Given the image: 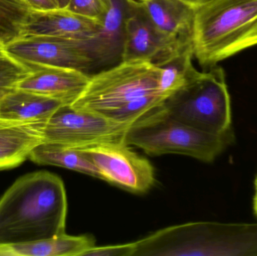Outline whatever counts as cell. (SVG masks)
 <instances>
[{"label": "cell", "mask_w": 257, "mask_h": 256, "mask_svg": "<svg viewBox=\"0 0 257 256\" xmlns=\"http://www.w3.org/2000/svg\"><path fill=\"white\" fill-rule=\"evenodd\" d=\"M233 130L203 132L169 116L161 106L128 126L123 142L150 156L178 154L211 162L234 142Z\"/></svg>", "instance_id": "4"}, {"label": "cell", "mask_w": 257, "mask_h": 256, "mask_svg": "<svg viewBox=\"0 0 257 256\" xmlns=\"http://www.w3.org/2000/svg\"><path fill=\"white\" fill-rule=\"evenodd\" d=\"M30 11L24 0H0V46L21 37Z\"/></svg>", "instance_id": "19"}, {"label": "cell", "mask_w": 257, "mask_h": 256, "mask_svg": "<svg viewBox=\"0 0 257 256\" xmlns=\"http://www.w3.org/2000/svg\"><path fill=\"white\" fill-rule=\"evenodd\" d=\"M128 9V0H111V7L102 20L100 29L89 39L98 72L122 61Z\"/></svg>", "instance_id": "13"}, {"label": "cell", "mask_w": 257, "mask_h": 256, "mask_svg": "<svg viewBox=\"0 0 257 256\" xmlns=\"http://www.w3.org/2000/svg\"><path fill=\"white\" fill-rule=\"evenodd\" d=\"M31 10L50 11L60 9L57 0H24Z\"/></svg>", "instance_id": "23"}, {"label": "cell", "mask_w": 257, "mask_h": 256, "mask_svg": "<svg viewBox=\"0 0 257 256\" xmlns=\"http://www.w3.org/2000/svg\"><path fill=\"white\" fill-rule=\"evenodd\" d=\"M160 75V67L151 62H120L90 75L87 87L71 105L132 125L166 100Z\"/></svg>", "instance_id": "2"}, {"label": "cell", "mask_w": 257, "mask_h": 256, "mask_svg": "<svg viewBox=\"0 0 257 256\" xmlns=\"http://www.w3.org/2000/svg\"><path fill=\"white\" fill-rule=\"evenodd\" d=\"M102 23L84 18L68 9L30 11L21 30V36H47L89 39L100 29Z\"/></svg>", "instance_id": "12"}, {"label": "cell", "mask_w": 257, "mask_h": 256, "mask_svg": "<svg viewBox=\"0 0 257 256\" xmlns=\"http://www.w3.org/2000/svg\"><path fill=\"white\" fill-rule=\"evenodd\" d=\"M0 47H1V46H0Z\"/></svg>", "instance_id": "27"}, {"label": "cell", "mask_w": 257, "mask_h": 256, "mask_svg": "<svg viewBox=\"0 0 257 256\" xmlns=\"http://www.w3.org/2000/svg\"><path fill=\"white\" fill-rule=\"evenodd\" d=\"M136 242L113 246H96L89 249L84 255L88 256H134Z\"/></svg>", "instance_id": "22"}, {"label": "cell", "mask_w": 257, "mask_h": 256, "mask_svg": "<svg viewBox=\"0 0 257 256\" xmlns=\"http://www.w3.org/2000/svg\"><path fill=\"white\" fill-rule=\"evenodd\" d=\"M63 102L15 88L0 98V121L45 124Z\"/></svg>", "instance_id": "14"}, {"label": "cell", "mask_w": 257, "mask_h": 256, "mask_svg": "<svg viewBox=\"0 0 257 256\" xmlns=\"http://www.w3.org/2000/svg\"><path fill=\"white\" fill-rule=\"evenodd\" d=\"M130 126L96 113L64 105L42 125L41 137L42 142L57 143L72 147L123 142V137Z\"/></svg>", "instance_id": "6"}, {"label": "cell", "mask_w": 257, "mask_h": 256, "mask_svg": "<svg viewBox=\"0 0 257 256\" xmlns=\"http://www.w3.org/2000/svg\"><path fill=\"white\" fill-rule=\"evenodd\" d=\"M254 189H255V194L254 197H253V210H254L255 214L257 216V172L256 174V177H255L254 180Z\"/></svg>", "instance_id": "25"}, {"label": "cell", "mask_w": 257, "mask_h": 256, "mask_svg": "<svg viewBox=\"0 0 257 256\" xmlns=\"http://www.w3.org/2000/svg\"><path fill=\"white\" fill-rule=\"evenodd\" d=\"M176 54L154 28L139 0H128L121 62L142 60L158 64Z\"/></svg>", "instance_id": "9"}, {"label": "cell", "mask_w": 257, "mask_h": 256, "mask_svg": "<svg viewBox=\"0 0 257 256\" xmlns=\"http://www.w3.org/2000/svg\"><path fill=\"white\" fill-rule=\"evenodd\" d=\"M42 125L0 121V170L15 168L29 159L42 142Z\"/></svg>", "instance_id": "15"}, {"label": "cell", "mask_w": 257, "mask_h": 256, "mask_svg": "<svg viewBox=\"0 0 257 256\" xmlns=\"http://www.w3.org/2000/svg\"><path fill=\"white\" fill-rule=\"evenodd\" d=\"M67 210L66 189L60 177L42 171L20 177L0 198V244L64 234Z\"/></svg>", "instance_id": "1"}, {"label": "cell", "mask_w": 257, "mask_h": 256, "mask_svg": "<svg viewBox=\"0 0 257 256\" xmlns=\"http://www.w3.org/2000/svg\"><path fill=\"white\" fill-rule=\"evenodd\" d=\"M95 246L93 236H72L64 233L37 241L0 244V256H84Z\"/></svg>", "instance_id": "16"}, {"label": "cell", "mask_w": 257, "mask_h": 256, "mask_svg": "<svg viewBox=\"0 0 257 256\" xmlns=\"http://www.w3.org/2000/svg\"><path fill=\"white\" fill-rule=\"evenodd\" d=\"M29 159L39 165L61 167L103 180L94 164L82 152L71 146L42 142L33 149Z\"/></svg>", "instance_id": "17"}, {"label": "cell", "mask_w": 257, "mask_h": 256, "mask_svg": "<svg viewBox=\"0 0 257 256\" xmlns=\"http://www.w3.org/2000/svg\"><path fill=\"white\" fill-rule=\"evenodd\" d=\"M111 0H69L66 9L89 19L102 23L110 7Z\"/></svg>", "instance_id": "21"}, {"label": "cell", "mask_w": 257, "mask_h": 256, "mask_svg": "<svg viewBox=\"0 0 257 256\" xmlns=\"http://www.w3.org/2000/svg\"><path fill=\"white\" fill-rule=\"evenodd\" d=\"M89 39L21 36L1 48L25 65L69 68L92 75L98 71Z\"/></svg>", "instance_id": "7"}, {"label": "cell", "mask_w": 257, "mask_h": 256, "mask_svg": "<svg viewBox=\"0 0 257 256\" xmlns=\"http://www.w3.org/2000/svg\"><path fill=\"white\" fill-rule=\"evenodd\" d=\"M73 147L94 164L108 183L134 193L147 192L155 183L154 167L149 161L123 141Z\"/></svg>", "instance_id": "8"}, {"label": "cell", "mask_w": 257, "mask_h": 256, "mask_svg": "<svg viewBox=\"0 0 257 256\" xmlns=\"http://www.w3.org/2000/svg\"><path fill=\"white\" fill-rule=\"evenodd\" d=\"M193 46L205 69L257 46V0H214L195 9Z\"/></svg>", "instance_id": "3"}, {"label": "cell", "mask_w": 257, "mask_h": 256, "mask_svg": "<svg viewBox=\"0 0 257 256\" xmlns=\"http://www.w3.org/2000/svg\"><path fill=\"white\" fill-rule=\"evenodd\" d=\"M180 1L185 3L187 6L193 8V9H197V8L205 6L214 0H180Z\"/></svg>", "instance_id": "24"}, {"label": "cell", "mask_w": 257, "mask_h": 256, "mask_svg": "<svg viewBox=\"0 0 257 256\" xmlns=\"http://www.w3.org/2000/svg\"><path fill=\"white\" fill-rule=\"evenodd\" d=\"M31 74L20 81L17 88L57 99L72 105L88 84L90 75L69 68L26 65Z\"/></svg>", "instance_id": "11"}, {"label": "cell", "mask_w": 257, "mask_h": 256, "mask_svg": "<svg viewBox=\"0 0 257 256\" xmlns=\"http://www.w3.org/2000/svg\"><path fill=\"white\" fill-rule=\"evenodd\" d=\"M58 1L60 9H66L69 4V0H57Z\"/></svg>", "instance_id": "26"}, {"label": "cell", "mask_w": 257, "mask_h": 256, "mask_svg": "<svg viewBox=\"0 0 257 256\" xmlns=\"http://www.w3.org/2000/svg\"><path fill=\"white\" fill-rule=\"evenodd\" d=\"M31 72L30 68L9 56L0 47V98L17 88L18 83Z\"/></svg>", "instance_id": "20"}, {"label": "cell", "mask_w": 257, "mask_h": 256, "mask_svg": "<svg viewBox=\"0 0 257 256\" xmlns=\"http://www.w3.org/2000/svg\"><path fill=\"white\" fill-rule=\"evenodd\" d=\"M193 48H190L156 64L160 69V91L166 99L182 88L198 72L193 66Z\"/></svg>", "instance_id": "18"}, {"label": "cell", "mask_w": 257, "mask_h": 256, "mask_svg": "<svg viewBox=\"0 0 257 256\" xmlns=\"http://www.w3.org/2000/svg\"><path fill=\"white\" fill-rule=\"evenodd\" d=\"M171 117L203 132L222 134L232 129L231 99L222 68L198 71L162 105Z\"/></svg>", "instance_id": "5"}, {"label": "cell", "mask_w": 257, "mask_h": 256, "mask_svg": "<svg viewBox=\"0 0 257 256\" xmlns=\"http://www.w3.org/2000/svg\"><path fill=\"white\" fill-rule=\"evenodd\" d=\"M163 40L175 52L193 48L195 9L180 0H139Z\"/></svg>", "instance_id": "10"}]
</instances>
